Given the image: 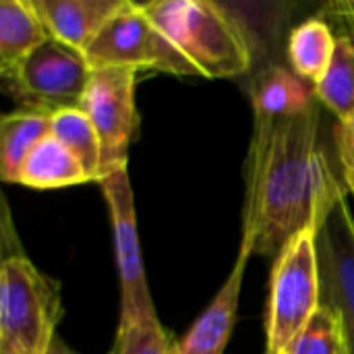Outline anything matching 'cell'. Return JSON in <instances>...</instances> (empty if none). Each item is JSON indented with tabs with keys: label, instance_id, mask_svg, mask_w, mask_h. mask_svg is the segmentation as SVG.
Listing matches in <instances>:
<instances>
[{
	"label": "cell",
	"instance_id": "obj_1",
	"mask_svg": "<svg viewBox=\"0 0 354 354\" xmlns=\"http://www.w3.org/2000/svg\"><path fill=\"white\" fill-rule=\"evenodd\" d=\"M319 145V106L297 116L255 114L245 164L241 243L276 257L299 234L319 228L344 189Z\"/></svg>",
	"mask_w": 354,
	"mask_h": 354
},
{
	"label": "cell",
	"instance_id": "obj_2",
	"mask_svg": "<svg viewBox=\"0 0 354 354\" xmlns=\"http://www.w3.org/2000/svg\"><path fill=\"white\" fill-rule=\"evenodd\" d=\"M139 6L201 77L232 79L249 73L253 64L249 37L226 6L209 0H149Z\"/></svg>",
	"mask_w": 354,
	"mask_h": 354
},
{
	"label": "cell",
	"instance_id": "obj_3",
	"mask_svg": "<svg viewBox=\"0 0 354 354\" xmlns=\"http://www.w3.org/2000/svg\"><path fill=\"white\" fill-rule=\"evenodd\" d=\"M60 284L27 255L0 266V354H46L62 317Z\"/></svg>",
	"mask_w": 354,
	"mask_h": 354
},
{
	"label": "cell",
	"instance_id": "obj_4",
	"mask_svg": "<svg viewBox=\"0 0 354 354\" xmlns=\"http://www.w3.org/2000/svg\"><path fill=\"white\" fill-rule=\"evenodd\" d=\"M315 234V230L299 234L274 261L266 319V353H286L322 305Z\"/></svg>",
	"mask_w": 354,
	"mask_h": 354
},
{
	"label": "cell",
	"instance_id": "obj_5",
	"mask_svg": "<svg viewBox=\"0 0 354 354\" xmlns=\"http://www.w3.org/2000/svg\"><path fill=\"white\" fill-rule=\"evenodd\" d=\"M91 73L93 68L83 52L48 37L17 66L0 75L6 93L19 108L54 116L62 110L81 108Z\"/></svg>",
	"mask_w": 354,
	"mask_h": 354
},
{
	"label": "cell",
	"instance_id": "obj_6",
	"mask_svg": "<svg viewBox=\"0 0 354 354\" xmlns=\"http://www.w3.org/2000/svg\"><path fill=\"white\" fill-rule=\"evenodd\" d=\"M91 68H147L176 77H201L199 68L153 25L139 2L127 6L102 29L85 52Z\"/></svg>",
	"mask_w": 354,
	"mask_h": 354
},
{
	"label": "cell",
	"instance_id": "obj_7",
	"mask_svg": "<svg viewBox=\"0 0 354 354\" xmlns=\"http://www.w3.org/2000/svg\"><path fill=\"white\" fill-rule=\"evenodd\" d=\"M102 195L106 199L114 236V255L120 278V322L118 330L158 319L153 299L147 286L137 214L135 195L129 178V168H120L104 176L100 183Z\"/></svg>",
	"mask_w": 354,
	"mask_h": 354
},
{
	"label": "cell",
	"instance_id": "obj_8",
	"mask_svg": "<svg viewBox=\"0 0 354 354\" xmlns=\"http://www.w3.org/2000/svg\"><path fill=\"white\" fill-rule=\"evenodd\" d=\"M135 87L137 71L133 68L106 66L91 73L81 110L89 116L100 137L104 176L127 168L129 147L139 131Z\"/></svg>",
	"mask_w": 354,
	"mask_h": 354
},
{
	"label": "cell",
	"instance_id": "obj_9",
	"mask_svg": "<svg viewBox=\"0 0 354 354\" xmlns=\"http://www.w3.org/2000/svg\"><path fill=\"white\" fill-rule=\"evenodd\" d=\"M344 187L328 207L317 234L322 305L332 309L344 332L346 351L354 354V218Z\"/></svg>",
	"mask_w": 354,
	"mask_h": 354
},
{
	"label": "cell",
	"instance_id": "obj_10",
	"mask_svg": "<svg viewBox=\"0 0 354 354\" xmlns=\"http://www.w3.org/2000/svg\"><path fill=\"white\" fill-rule=\"evenodd\" d=\"M129 0H31L50 37L87 52Z\"/></svg>",
	"mask_w": 354,
	"mask_h": 354
},
{
	"label": "cell",
	"instance_id": "obj_11",
	"mask_svg": "<svg viewBox=\"0 0 354 354\" xmlns=\"http://www.w3.org/2000/svg\"><path fill=\"white\" fill-rule=\"evenodd\" d=\"M251 255V249L241 243L239 257L226 282L216 292L209 307L201 313V317L180 340V354H224L236 324L241 288Z\"/></svg>",
	"mask_w": 354,
	"mask_h": 354
},
{
	"label": "cell",
	"instance_id": "obj_12",
	"mask_svg": "<svg viewBox=\"0 0 354 354\" xmlns=\"http://www.w3.org/2000/svg\"><path fill=\"white\" fill-rule=\"evenodd\" d=\"M251 102L255 114L263 116H297L319 104L315 87L286 66L263 68L253 79Z\"/></svg>",
	"mask_w": 354,
	"mask_h": 354
},
{
	"label": "cell",
	"instance_id": "obj_13",
	"mask_svg": "<svg viewBox=\"0 0 354 354\" xmlns=\"http://www.w3.org/2000/svg\"><path fill=\"white\" fill-rule=\"evenodd\" d=\"M91 183L85 168L79 164V160L52 135L41 139L33 151L27 156L17 185L29 187V189H64V187H77Z\"/></svg>",
	"mask_w": 354,
	"mask_h": 354
},
{
	"label": "cell",
	"instance_id": "obj_14",
	"mask_svg": "<svg viewBox=\"0 0 354 354\" xmlns=\"http://www.w3.org/2000/svg\"><path fill=\"white\" fill-rule=\"evenodd\" d=\"M52 135V116L35 110H15L0 120V178L17 183L19 172L33 147Z\"/></svg>",
	"mask_w": 354,
	"mask_h": 354
},
{
	"label": "cell",
	"instance_id": "obj_15",
	"mask_svg": "<svg viewBox=\"0 0 354 354\" xmlns=\"http://www.w3.org/2000/svg\"><path fill=\"white\" fill-rule=\"evenodd\" d=\"M50 37L31 0L0 2V73L17 66Z\"/></svg>",
	"mask_w": 354,
	"mask_h": 354
},
{
	"label": "cell",
	"instance_id": "obj_16",
	"mask_svg": "<svg viewBox=\"0 0 354 354\" xmlns=\"http://www.w3.org/2000/svg\"><path fill=\"white\" fill-rule=\"evenodd\" d=\"M338 48V35L322 17H311L297 25L288 37L290 68L313 87L326 77Z\"/></svg>",
	"mask_w": 354,
	"mask_h": 354
},
{
	"label": "cell",
	"instance_id": "obj_17",
	"mask_svg": "<svg viewBox=\"0 0 354 354\" xmlns=\"http://www.w3.org/2000/svg\"><path fill=\"white\" fill-rule=\"evenodd\" d=\"M52 137H56L79 160L91 183L102 180V143L95 127L81 108L56 112L52 116Z\"/></svg>",
	"mask_w": 354,
	"mask_h": 354
},
{
	"label": "cell",
	"instance_id": "obj_18",
	"mask_svg": "<svg viewBox=\"0 0 354 354\" xmlns=\"http://www.w3.org/2000/svg\"><path fill=\"white\" fill-rule=\"evenodd\" d=\"M315 97L338 120L354 116V39L338 35V48L326 77L315 85Z\"/></svg>",
	"mask_w": 354,
	"mask_h": 354
},
{
	"label": "cell",
	"instance_id": "obj_19",
	"mask_svg": "<svg viewBox=\"0 0 354 354\" xmlns=\"http://www.w3.org/2000/svg\"><path fill=\"white\" fill-rule=\"evenodd\" d=\"M284 354H348L338 315L319 305L309 324Z\"/></svg>",
	"mask_w": 354,
	"mask_h": 354
},
{
	"label": "cell",
	"instance_id": "obj_20",
	"mask_svg": "<svg viewBox=\"0 0 354 354\" xmlns=\"http://www.w3.org/2000/svg\"><path fill=\"white\" fill-rule=\"evenodd\" d=\"M114 354H180V342L160 319L143 322L116 332Z\"/></svg>",
	"mask_w": 354,
	"mask_h": 354
},
{
	"label": "cell",
	"instance_id": "obj_21",
	"mask_svg": "<svg viewBox=\"0 0 354 354\" xmlns=\"http://www.w3.org/2000/svg\"><path fill=\"white\" fill-rule=\"evenodd\" d=\"M334 141H336V151H338L342 170L354 172V116L336 122Z\"/></svg>",
	"mask_w": 354,
	"mask_h": 354
},
{
	"label": "cell",
	"instance_id": "obj_22",
	"mask_svg": "<svg viewBox=\"0 0 354 354\" xmlns=\"http://www.w3.org/2000/svg\"><path fill=\"white\" fill-rule=\"evenodd\" d=\"M322 10L332 21H336L342 27H346L348 29L346 37H353L354 39V0H332Z\"/></svg>",
	"mask_w": 354,
	"mask_h": 354
},
{
	"label": "cell",
	"instance_id": "obj_23",
	"mask_svg": "<svg viewBox=\"0 0 354 354\" xmlns=\"http://www.w3.org/2000/svg\"><path fill=\"white\" fill-rule=\"evenodd\" d=\"M46 354H79L77 351H73L71 346H66L58 336L52 340V344H50V348H48V353ZM110 354H114V353H110Z\"/></svg>",
	"mask_w": 354,
	"mask_h": 354
},
{
	"label": "cell",
	"instance_id": "obj_24",
	"mask_svg": "<svg viewBox=\"0 0 354 354\" xmlns=\"http://www.w3.org/2000/svg\"><path fill=\"white\" fill-rule=\"evenodd\" d=\"M342 180L348 189V193L353 195L354 199V172H348V170H342Z\"/></svg>",
	"mask_w": 354,
	"mask_h": 354
},
{
	"label": "cell",
	"instance_id": "obj_25",
	"mask_svg": "<svg viewBox=\"0 0 354 354\" xmlns=\"http://www.w3.org/2000/svg\"><path fill=\"white\" fill-rule=\"evenodd\" d=\"M266 354H274V353H266Z\"/></svg>",
	"mask_w": 354,
	"mask_h": 354
}]
</instances>
